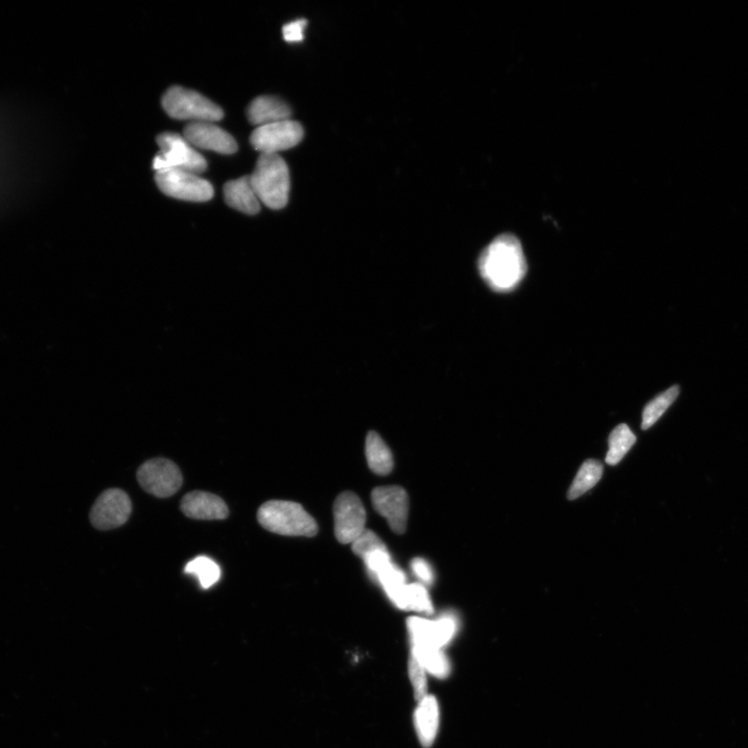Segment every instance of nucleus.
I'll list each match as a JSON object with an SVG mask.
<instances>
[{"instance_id": "1", "label": "nucleus", "mask_w": 748, "mask_h": 748, "mask_svg": "<svg viewBox=\"0 0 748 748\" xmlns=\"http://www.w3.org/2000/svg\"><path fill=\"white\" fill-rule=\"evenodd\" d=\"M481 278L497 292H510L523 281L527 262L519 239L505 233L496 237L478 260Z\"/></svg>"}, {"instance_id": "2", "label": "nucleus", "mask_w": 748, "mask_h": 748, "mask_svg": "<svg viewBox=\"0 0 748 748\" xmlns=\"http://www.w3.org/2000/svg\"><path fill=\"white\" fill-rule=\"evenodd\" d=\"M250 180L260 203L274 211L287 205L290 174L287 163L279 155H261Z\"/></svg>"}, {"instance_id": "3", "label": "nucleus", "mask_w": 748, "mask_h": 748, "mask_svg": "<svg viewBox=\"0 0 748 748\" xmlns=\"http://www.w3.org/2000/svg\"><path fill=\"white\" fill-rule=\"evenodd\" d=\"M263 529L286 537H315L316 521L296 502L273 500L262 505L257 513Z\"/></svg>"}, {"instance_id": "4", "label": "nucleus", "mask_w": 748, "mask_h": 748, "mask_svg": "<svg viewBox=\"0 0 748 748\" xmlns=\"http://www.w3.org/2000/svg\"><path fill=\"white\" fill-rule=\"evenodd\" d=\"M164 112L176 120L216 123L224 118L223 109L197 92L171 87L162 99Z\"/></svg>"}, {"instance_id": "5", "label": "nucleus", "mask_w": 748, "mask_h": 748, "mask_svg": "<svg viewBox=\"0 0 748 748\" xmlns=\"http://www.w3.org/2000/svg\"><path fill=\"white\" fill-rule=\"evenodd\" d=\"M157 144L162 150L153 161L156 171L177 169L200 175L207 170L205 158L180 134L162 133Z\"/></svg>"}, {"instance_id": "6", "label": "nucleus", "mask_w": 748, "mask_h": 748, "mask_svg": "<svg viewBox=\"0 0 748 748\" xmlns=\"http://www.w3.org/2000/svg\"><path fill=\"white\" fill-rule=\"evenodd\" d=\"M157 187L171 198L188 202H207L212 199L214 189L210 181L192 171L171 169L157 171Z\"/></svg>"}, {"instance_id": "7", "label": "nucleus", "mask_w": 748, "mask_h": 748, "mask_svg": "<svg viewBox=\"0 0 748 748\" xmlns=\"http://www.w3.org/2000/svg\"><path fill=\"white\" fill-rule=\"evenodd\" d=\"M139 486L158 498H168L179 490L183 477L178 466L167 458H155L140 466Z\"/></svg>"}, {"instance_id": "8", "label": "nucleus", "mask_w": 748, "mask_h": 748, "mask_svg": "<svg viewBox=\"0 0 748 748\" xmlns=\"http://www.w3.org/2000/svg\"><path fill=\"white\" fill-rule=\"evenodd\" d=\"M303 138L302 125L290 119L257 127L250 140L261 155H278L298 146Z\"/></svg>"}, {"instance_id": "9", "label": "nucleus", "mask_w": 748, "mask_h": 748, "mask_svg": "<svg viewBox=\"0 0 748 748\" xmlns=\"http://www.w3.org/2000/svg\"><path fill=\"white\" fill-rule=\"evenodd\" d=\"M366 511L357 495L343 492L335 500V536L341 544H352L366 530Z\"/></svg>"}, {"instance_id": "10", "label": "nucleus", "mask_w": 748, "mask_h": 748, "mask_svg": "<svg viewBox=\"0 0 748 748\" xmlns=\"http://www.w3.org/2000/svg\"><path fill=\"white\" fill-rule=\"evenodd\" d=\"M132 505L124 490L110 489L97 499L90 513L92 525L99 530H110L124 525L130 519Z\"/></svg>"}, {"instance_id": "11", "label": "nucleus", "mask_w": 748, "mask_h": 748, "mask_svg": "<svg viewBox=\"0 0 748 748\" xmlns=\"http://www.w3.org/2000/svg\"><path fill=\"white\" fill-rule=\"evenodd\" d=\"M374 510L381 514L397 535L406 532L409 519V496L402 487H378L372 490Z\"/></svg>"}, {"instance_id": "12", "label": "nucleus", "mask_w": 748, "mask_h": 748, "mask_svg": "<svg viewBox=\"0 0 748 748\" xmlns=\"http://www.w3.org/2000/svg\"><path fill=\"white\" fill-rule=\"evenodd\" d=\"M408 629L412 646L442 649L456 635L458 624L451 616L435 621L412 617L408 619Z\"/></svg>"}, {"instance_id": "13", "label": "nucleus", "mask_w": 748, "mask_h": 748, "mask_svg": "<svg viewBox=\"0 0 748 748\" xmlns=\"http://www.w3.org/2000/svg\"><path fill=\"white\" fill-rule=\"evenodd\" d=\"M183 137L195 149L210 150L219 155L237 151L235 139L213 122H195L184 128Z\"/></svg>"}, {"instance_id": "14", "label": "nucleus", "mask_w": 748, "mask_h": 748, "mask_svg": "<svg viewBox=\"0 0 748 748\" xmlns=\"http://www.w3.org/2000/svg\"><path fill=\"white\" fill-rule=\"evenodd\" d=\"M181 511L194 520H225L229 514L222 498L201 490H194L183 497Z\"/></svg>"}, {"instance_id": "15", "label": "nucleus", "mask_w": 748, "mask_h": 748, "mask_svg": "<svg viewBox=\"0 0 748 748\" xmlns=\"http://www.w3.org/2000/svg\"><path fill=\"white\" fill-rule=\"evenodd\" d=\"M247 115L251 124L260 127L290 120L291 110L283 100L277 97L260 96L250 104Z\"/></svg>"}, {"instance_id": "16", "label": "nucleus", "mask_w": 748, "mask_h": 748, "mask_svg": "<svg viewBox=\"0 0 748 748\" xmlns=\"http://www.w3.org/2000/svg\"><path fill=\"white\" fill-rule=\"evenodd\" d=\"M226 203L233 210L245 214H257L261 210V203L251 183L250 176L227 182L224 187Z\"/></svg>"}, {"instance_id": "17", "label": "nucleus", "mask_w": 748, "mask_h": 748, "mask_svg": "<svg viewBox=\"0 0 748 748\" xmlns=\"http://www.w3.org/2000/svg\"><path fill=\"white\" fill-rule=\"evenodd\" d=\"M415 728L423 747L434 744L439 728V706L433 696H427L419 702L415 712Z\"/></svg>"}, {"instance_id": "18", "label": "nucleus", "mask_w": 748, "mask_h": 748, "mask_svg": "<svg viewBox=\"0 0 748 748\" xmlns=\"http://www.w3.org/2000/svg\"><path fill=\"white\" fill-rule=\"evenodd\" d=\"M365 449L367 463L373 473L390 474L394 467V455L378 433L368 434Z\"/></svg>"}, {"instance_id": "19", "label": "nucleus", "mask_w": 748, "mask_h": 748, "mask_svg": "<svg viewBox=\"0 0 748 748\" xmlns=\"http://www.w3.org/2000/svg\"><path fill=\"white\" fill-rule=\"evenodd\" d=\"M412 654L425 670L439 679L450 674V664L442 649L412 646Z\"/></svg>"}, {"instance_id": "20", "label": "nucleus", "mask_w": 748, "mask_h": 748, "mask_svg": "<svg viewBox=\"0 0 748 748\" xmlns=\"http://www.w3.org/2000/svg\"><path fill=\"white\" fill-rule=\"evenodd\" d=\"M603 474V465L596 459H588L581 466L577 476H576L571 488L569 489L568 498L577 499L578 497L585 494L600 481Z\"/></svg>"}, {"instance_id": "21", "label": "nucleus", "mask_w": 748, "mask_h": 748, "mask_svg": "<svg viewBox=\"0 0 748 748\" xmlns=\"http://www.w3.org/2000/svg\"><path fill=\"white\" fill-rule=\"evenodd\" d=\"M635 443L636 437L630 427L624 423L617 426L609 435V451L606 456V463L610 466L617 465Z\"/></svg>"}, {"instance_id": "22", "label": "nucleus", "mask_w": 748, "mask_h": 748, "mask_svg": "<svg viewBox=\"0 0 748 748\" xmlns=\"http://www.w3.org/2000/svg\"><path fill=\"white\" fill-rule=\"evenodd\" d=\"M679 394V386H672V387L667 389L664 392V394H661L659 396L654 398L651 402L647 404L642 413L641 428L643 431L652 427L655 423L661 418V416L664 415L667 409L670 408L674 401L677 400Z\"/></svg>"}, {"instance_id": "23", "label": "nucleus", "mask_w": 748, "mask_h": 748, "mask_svg": "<svg viewBox=\"0 0 748 748\" xmlns=\"http://www.w3.org/2000/svg\"><path fill=\"white\" fill-rule=\"evenodd\" d=\"M184 572L197 577L204 590L216 585L220 577L219 567L210 557L206 556H198L189 561Z\"/></svg>"}, {"instance_id": "24", "label": "nucleus", "mask_w": 748, "mask_h": 748, "mask_svg": "<svg viewBox=\"0 0 748 748\" xmlns=\"http://www.w3.org/2000/svg\"><path fill=\"white\" fill-rule=\"evenodd\" d=\"M407 610H414L426 615L434 612L431 598L425 585L421 584L408 585L406 593Z\"/></svg>"}, {"instance_id": "25", "label": "nucleus", "mask_w": 748, "mask_h": 748, "mask_svg": "<svg viewBox=\"0 0 748 748\" xmlns=\"http://www.w3.org/2000/svg\"><path fill=\"white\" fill-rule=\"evenodd\" d=\"M352 549L355 555L364 560L367 556L378 551H388L387 545L379 538L376 533L366 529L360 537L352 543Z\"/></svg>"}, {"instance_id": "26", "label": "nucleus", "mask_w": 748, "mask_h": 748, "mask_svg": "<svg viewBox=\"0 0 748 748\" xmlns=\"http://www.w3.org/2000/svg\"><path fill=\"white\" fill-rule=\"evenodd\" d=\"M409 674L413 685L415 698L419 703L427 696L426 671L413 654H410L409 660Z\"/></svg>"}, {"instance_id": "27", "label": "nucleus", "mask_w": 748, "mask_h": 748, "mask_svg": "<svg viewBox=\"0 0 748 748\" xmlns=\"http://www.w3.org/2000/svg\"><path fill=\"white\" fill-rule=\"evenodd\" d=\"M368 571L376 577L386 567L392 563L389 551H378L363 560Z\"/></svg>"}, {"instance_id": "28", "label": "nucleus", "mask_w": 748, "mask_h": 748, "mask_svg": "<svg viewBox=\"0 0 748 748\" xmlns=\"http://www.w3.org/2000/svg\"><path fill=\"white\" fill-rule=\"evenodd\" d=\"M306 23L308 22L306 20H299L286 24L283 28L284 40L290 43L302 42Z\"/></svg>"}, {"instance_id": "29", "label": "nucleus", "mask_w": 748, "mask_h": 748, "mask_svg": "<svg viewBox=\"0 0 748 748\" xmlns=\"http://www.w3.org/2000/svg\"><path fill=\"white\" fill-rule=\"evenodd\" d=\"M412 569L422 584L431 585L434 581L433 569L422 558H415L412 561Z\"/></svg>"}, {"instance_id": "30", "label": "nucleus", "mask_w": 748, "mask_h": 748, "mask_svg": "<svg viewBox=\"0 0 748 748\" xmlns=\"http://www.w3.org/2000/svg\"><path fill=\"white\" fill-rule=\"evenodd\" d=\"M4 150H3V145H2V139H0V186H2V180H3L2 177H3V171H4V167H3V165H4ZM2 197H3V193L0 192V202H2Z\"/></svg>"}]
</instances>
